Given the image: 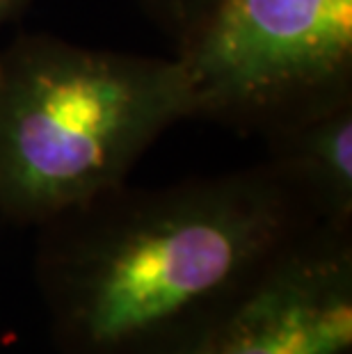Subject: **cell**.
I'll use <instances>...</instances> for the list:
<instances>
[{"mask_svg":"<svg viewBox=\"0 0 352 354\" xmlns=\"http://www.w3.org/2000/svg\"><path fill=\"white\" fill-rule=\"evenodd\" d=\"M176 59L192 117L263 133L352 92V0H215Z\"/></svg>","mask_w":352,"mask_h":354,"instance_id":"cell-3","label":"cell"},{"mask_svg":"<svg viewBox=\"0 0 352 354\" xmlns=\"http://www.w3.org/2000/svg\"><path fill=\"white\" fill-rule=\"evenodd\" d=\"M142 3L160 21V26L172 32L176 44H181L201 24L215 0H142Z\"/></svg>","mask_w":352,"mask_h":354,"instance_id":"cell-6","label":"cell"},{"mask_svg":"<svg viewBox=\"0 0 352 354\" xmlns=\"http://www.w3.org/2000/svg\"><path fill=\"white\" fill-rule=\"evenodd\" d=\"M320 227L268 162L101 194L39 229L57 354H163L201 334Z\"/></svg>","mask_w":352,"mask_h":354,"instance_id":"cell-1","label":"cell"},{"mask_svg":"<svg viewBox=\"0 0 352 354\" xmlns=\"http://www.w3.org/2000/svg\"><path fill=\"white\" fill-rule=\"evenodd\" d=\"M352 233L309 231L234 311L163 354H350Z\"/></svg>","mask_w":352,"mask_h":354,"instance_id":"cell-4","label":"cell"},{"mask_svg":"<svg viewBox=\"0 0 352 354\" xmlns=\"http://www.w3.org/2000/svg\"><path fill=\"white\" fill-rule=\"evenodd\" d=\"M185 117L190 92L176 57L19 37L0 50V217L41 227L117 190Z\"/></svg>","mask_w":352,"mask_h":354,"instance_id":"cell-2","label":"cell"},{"mask_svg":"<svg viewBox=\"0 0 352 354\" xmlns=\"http://www.w3.org/2000/svg\"><path fill=\"white\" fill-rule=\"evenodd\" d=\"M263 135L266 162L318 222L352 227V92L281 119Z\"/></svg>","mask_w":352,"mask_h":354,"instance_id":"cell-5","label":"cell"},{"mask_svg":"<svg viewBox=\"0 0 352 354\" xmlns=\"http://www.w3.org/2000/svg\"><path fill=\"white\" fill-rule=\"evenodd\" d=\"M30 5V0H0V28L14 21Z\"/></svg>","mask_w":352,"mask_h":354,"instance_id":"cell-7","label":"cell"}]
</instances>
